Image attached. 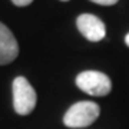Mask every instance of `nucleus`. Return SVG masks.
Here are the masks:
<instances>
[{
    "instance_id": "nucleus-1",
    "label": "nucleus",
    "mask_w": 129,
    "mask_h": 129,
    "mask_svg": "<svg viewBox=\"0 0 129 129\" xmlns=\"http://www.w3.org/2000/svg\"><path fill=\"white\" fill-rule=\"evenodd\" d=\"M13 108L14 112L20 116H26L32 113L36 108V90L33 89L24 76H17L13 80Z\"/></svg>"
},
{
    "instance_id": "nucleus-2",
    "label": "nucleus",
    "mask_w": 129,
    "mask_h": 129,
    "mask_svg": "<svg viewBox=\"0 0 129 129\" xmlns=\"http://www.w3.org/2000/svg\"><path fill=\"white\" fill-rule=\"evenodd\" d=\"M101 113L99 105L95 102L82 101L72 105L63 116V123L68 128H85L92 125Z\"/></svg>"
},
{
    "instance_id": "nucleus-3",
    "label": "nucleus",
    "mask_w": 129,
    "mask_h": 129,
    "mask_svg": "<svg viewBox=\"0 0 129 129\" xmlns=\"http://www.w3.org/2000/svg\"><path fill=\"white\" fill-rule=\"evenodd\" d=\"M76 86L90 96H106L112 90L109 76L98 70H85L76 76Z\"/></svg>"
},
{
    "instance_id": "nucleus-4",
    "label": "nucleus",
    "mask_w": 129,
    "mask_h": 129,
    "mask_svg": "<svg viewBox=\"0 0 129 129\" xmlns=\"http://www.w3.org/2000/svg\"><path fill=\"white\" fill-rule=\"evenodd\" d=\"M76 26H78L79 32L89 42H99L106 35L105 23L95 14H89V13L80 14L76 20Z\"/></svg>"
},
{
    "instance_id": "nucleus-5",
    "label": "nucleus",
    "mask_w": 129,
    "mask_h": 129,
    "mask_svg": "<svg viewBox=\"0 0 129 129\" xmlns=\"http://www.w3.org/2000/svg\"><path fill=\"white\" fill-rule=\"evenodd\" d=\"M19 55V45L10 29L0 22V64L12 63Z\"/></svg>"
},
{
    "instance_id": "nucleus-6",
    "label": "nucleus",
    "mask_w": 129,
    "mask_h": 129,
    "mask_svg": "<svg viewBox=\"0 0 129 129\" xmlns=\"http://www.w3.org/2000/svg\"><path fill=\"white\" fill-rule=\"evenodd\" d=\"M96 5H102V6H112V5H116L118 0H90Z\"/></svg>"
},
{
    "instance_id": "nucleus-7",
    "label": "nucleus",
    "mask_w": 129,
    "mask_h": 129,
    "mask_svg": "<svg viewBox=\"0 0 129 129\" xmlns=\"http://www.w3.org/2000/svg\"><path fill=\"white\" fill-rule=\"evenodd\" d=\"M12 2H13V5L19 6V7H24V6L30 5L33 0H12Z\"/></svg>"
},
{
    "instance_id": "nucleus-8",
    "label": "nucleus",
    "mask_w": 129,
    "mask_h": 129,
    "mask_svg": "<svg viewBox=\"0 0 129 129\" xmlns=\"http://www.w3.org/2000/svg\"><path fill=\"white\" fill-rule=\"evenodd\" d=\"M125 43H126V45H128V47H129V33L125 36Z\"/></svg>"
},
{
    "instance_id": "nucleus-9",
    "label": "nucleus",
    "mask_w": 129,
    "mask_h": 129,
    "mask_svg": "<svg viewBox=\"0 0 129 129\" xmlns=\"http://www.w3.org/2000/svg\"><path fill=\"white\" fill-rule=\"evenodd\" d=\"M62 2H68V0H62Z\"/></svg>"
}]
</instances>
